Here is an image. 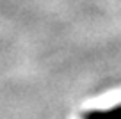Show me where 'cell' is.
I'll list each match as a JSON object with an SVG mask.
<instances>
[{
  "instance_id": "cell-1",
  "label": "cell",
  "mask_w": 121,
  "mask_h": 119,
  "mask_svg": "<svg viewBox=\"0 0 121 119\" xmlns=\"http://www.w3.org/2000/svg\"><path fill=\"white\" fill-rule=\"evenodd\" d=\"M86 119H121V107L114 108V110H107V112H98V114H87Z\"/></svg>"
}]
</instances>
